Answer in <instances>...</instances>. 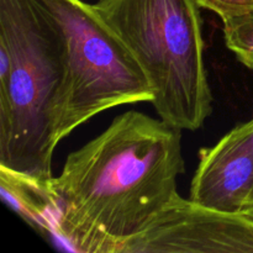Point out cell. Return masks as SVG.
<instances>
[{"label":"cell","mask_w":253,"mask_h":253,"mask_svg":"<svg viewBox=\"0 0 253 253\" xmlns=\"http://www.w3.org/2000/svg\"><path fill=\"white\" fill-rule=\"evenodd\" d=\"M182 130L140 111L116 116L52 179L57 236L81 253H125L178 194Z\"/></svg>","instance_id":"cell-1"},{"label":"cell","mask_w":253,"mask_h":253,"mask_svg":"<svg viewBox=\"0 0 253 253\" xmlns=\"http://www.w3.org/2000/svg\"><path fill=\"white\" fill-rule=\"evenodd\" d=\"M63 42L39 0H0V165L52 179Z\"/></svg>","instance_id":"cell-2"},{"label":"cell","mask_w":253,"mask_h":253,"mask_svg":"<svg viewBox=\"0 0 253 253\" xmlns=\"http://www.w3.org/2000/svg\"><path fill=\"white\" fill-rule=\"evenodd\" d=\"M145 72L160 119L195 131L211 114L197 0H99L93 4Z\"/></svg>","instance_id":"cell-3"},{"label":"cell","mask_w":253,"mask_h":253,"mask_svg":"<svg viewBox=\"0 0 253 253\" xmlns=\"http://www.w3.org/2000/svg\"><path fill=\"white\" fill-rule=\"evenodd\" d=\"M63 42L66 82L57 141L103 111L153 100V89L138 62L93 4L83 0H39Z\"/></svg>","instance_id":"cell-4"},{"label":"cell","mask_w":253,"mask_h":253,"mask_svg":"<svg viewBox=\"0 0 253 253\" xmlns=\"http://www.w3.org/2000/svg\"><path fill=\"white\" fill-rule=\"evenodd\" d=\"M253 253V220L179 194L125 253Z\"/></svg>","instance_id":"cell-5"},{"label":"cell","mask_w":253,"mask_h":253,"mask_svg":"<svg viewBox=\"0 0 253 253\" xmlns=\"http://www.w3.org/2000/svg\"><path fill=\"white\" fill-rule=\"evenodd\" d=\"M253 190V140L249 123L236 126L212 147L199 151L190 200L241 214Z\"/></svg>","instance_id":"cell-6"},{"label":"cell","mask_w":253,"mask_h":253,"mask_svg":"<svg viewBox=\"0 0 253 253\" xmlns=\"http://www.w3.org/2000/svg\"><path fill=\"white\" fill-rule=\"evenodd\" d=\"M52 179L0 165L2 199L34 229L57 236L61 204Z\"/></svg>","instance_id":"cell-7"},{"label":"cell","mask_w":253,"mask_h":253,"mask_svg":"<svg viewBox=\"0 0 253 253\" xmlns=\"http://www.w3.org/2000/svg\"><path fill=\"white\" fill-rule=\"evenodd\" d=\"M227 48L247 68L253 69V9L222 17Z\"/></svg>","instance_id":"cell-8"},{"label":"cell","mask_w":253,"mask_h":253,"mask_svg":"<svg viewBox=\"0 0 253 253\" xmlns=\"http://www.w3.org/2000/svg\"><path fill=\"white\" fill-rule=\"evenodd\" d=\"M200 7L215 12L220 17L241 14L253 9V0H197Z\"/></svg>","instance_id":"cell-9"},{"label":"cell","mask_w":253,"mask_h":253,"mask_svg":"<svg viewBox=\"0 0 253 253\" xmlns=\"http://www.w3.org/2000/svg\"><path fill=\"white\" fill-rule=\"evenodd\" d=\"M241 214L246 215V216L251 217V219L253 220V190H252L251 194H250L249 199H247V202H246V204H245L244 209H242Z\"/></svg>","instance_id":"cell-10"}]
</instances>
